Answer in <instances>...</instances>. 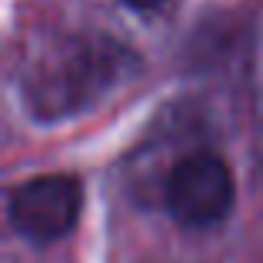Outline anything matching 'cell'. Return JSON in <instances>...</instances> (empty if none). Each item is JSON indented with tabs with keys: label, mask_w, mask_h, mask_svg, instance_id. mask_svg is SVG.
Listing matches in <instances>:
<instances>
[{
	"label": "cell",
	"mask_w": 263,
	"mask_h": 263,
	"mask_svg": "<svg viewBox=\"0 0 263 263\" xmlns=\"http://www.w3.org/2000/svg\"><path fill=\"white\" fill-rule=\"evenodd\" d=\"M127 70V53L123 47L110 40H87L73 37L67 44L53 47L44 60L30 70L24 80L27 100L44 120L77 114L80 107L97 103L114 80Z\"/></svg>",
	"instance_id": "cell-1"
},
{
	"label": "cell",
	"mask_w": 263,
	"mask_h": 263,
	"mask_svg": "<svg viewBox=\"0 0 263 263\" xmlns=\"http://www.w3.org/2000/svg\"><path fill=\"white\" fill-rule=\"evenodd\" d=\"M233 174L217 154H190L167 180V206L186 227H213L233 210Z\"/></svg>",
	"instance_id": "cell-2"
},
{
	"label": "cell",
	"mask_w": 263,
	"mask_h": 263,
	"mask_svg": "<svg viewBox=\"0 0 263 263\" xmlns=\"http://www.w3.org/2000/svg\"><path fill=\"white\" fill-rule=\"evenodd\" d=\"M84 186L70 174H47L20 183L10 197V223L20 237L50 243L77 227Z\"/></svg>",
	"instance_id": "cell-3"
},
{
	"label": "cell",
	"mask_w": 263,
	"mask_h": 263,
	"mask_svg": "<svg viewBox=\"0 0 263 263\" xmlns=\"http://www.w3.org/2000/svg\"><path fill=\"white\" fill-rule=\"evenodd\" d=\"M123 4H130V7H137V10H150V7H157V4H163V0H123Z\"/></svg>",
	"instance_id": "cell-4"
}]
</instances>
